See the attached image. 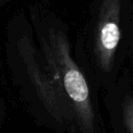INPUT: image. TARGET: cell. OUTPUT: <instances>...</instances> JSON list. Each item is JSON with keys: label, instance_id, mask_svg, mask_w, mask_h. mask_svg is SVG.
<instances>
[{"label": "cell", "instance_id": "cell-1", "mask_svg": "<svg viewBox=\"0 0 133 133\" xmlns=\"http://www.w3.org/2000/svg\"><path fill=\"white\" fill-rule=\"evenodd\" d=\"M29 19L42 61L69 108L74 133H106L94 89L72 57L68 35L53 25L44 26L36 8H30Z\"/></svg>", "mask_w": 133, "mask_h": 133}, {"label": "cell", "instance_id": "cell-2", "mask_svg": "<svg viewBox=\"0 0 133 133\" xmlns=\"http://www.w3.org/2000/svg\"><path fill=\"white\" fill-rule=\"evenodd\" d=\"M3 52L11 75L26 80L44 124L55 133H74L66 103L42 61L31 27L28 28L23 15H15L7 21Z\"/></svg>", "mask_w": 133, "mask_h": 133}, {"label": "cell", "instance_id": "cell-3", "mask_svg": "<svg viewBox=\"0 0 133 133\" xmlns=\"http://www.w3.org/2000/svg\"><path fill=\"white\" fill-rule=\"evenodd\" d=\"M122 0H103L97 20L95 55L98 68L105 74L111 72L121 41Z\"/></svg>", "mask_w": 133, "mask_h": 133}, {"label": "cell", "instance_id": "cell-4", "mask_svg": "<svg viewBox=\"0 0 133 133\" xmlns=\"http://www.w3.org/2000/svg\"><path fill=\"white\" fill-rule=\"evenodd\" d=\"M107 110L112 133H133V90H124L108 99Z\"/></svg>", "mask_w": 133, "mask_h": 133}, {"label": "cell", "instance_id": "cell-5", "mask_svg": "<svg viewBox=\"0 0 133 133\" xmlns=\"http://www.w3.org/2000/svg\"><path fill=\"white\" fill-rule=\"evenodd\" d=\"M10 1H12V0H0V6L4 5V4H6V3L10 2Z\"/></svg>", "mask_w": 133, "mask_h": 133}]
</instances>
